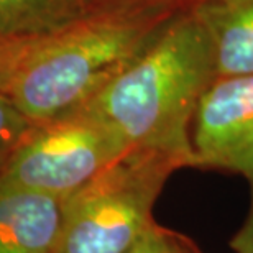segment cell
Masks as SVG:
<instances>
[{
  "label": "cell",
  "instance_id": "cell-1",
  "mask_svg": "<svg viewBox=\"0 0 253 253\" xmlns=\"http://www.w3.org/2000/svg\"><path fill=\"white\" fill-rule=\"evenodd\" d=\"M214 79L209 40L188 7L173 15L150 46L79 110L112 130L128 150L160 151L183 166H196L192 119Z\"/></svg>",
  "mask_w": 253,
  "mask_h": 253
},
{
  "label": "cell",
  "instance_id": "cell-2",
  "mask_svg": "<svg viewBox=\"0 0 253 253\" xmlns=\"http://www.w3.org/2000/svg\"><path fill=\"white\" fill-rule=\"evenodd\" d=\"M178 12L133 8L79 15L46 35L7 94L33 124L78 112L119 78Z\"/></svg>",
  "mask_w": 253,
  "mask_h": 253
},
{
  "label": "cell",
  "instance_id": "cell-3",
  "mask_svg": "<svg viewBox=\"0 0 253 253\" xmlns=\"http://www.w3.org/2000/svg\"><path fill=\"white\" fill-rule=\"evenodd\" d=\"M179 168L160 151L126 150L66 197L56 253H125L155 222V202Z\"/></svg>",
  "mask_w": 253,
  "mask_h": 253
},
{
  "label": "cell",
  "instance_id": "cell-4",
  "mask_svg": "<svg viewBox=\"0 0 253 253\" xmlns=\"http://www.w3.org/2000/svg\"><path fill=\"white\" fill-rule=\"evenodd\" d=\"M128 150L104 124L81 112L33 124L0 169V191L66 199Z\"/></svg>",
  "mask_w": 253,
  "mask_h": 253
},
{
  "label": "cell",
  "instance_id": "cell-5",
  "mask_svg": "<svg viewBox=\"0 0 253 253\" xmlns=\"http://www.w3.org/2000/svg\"><path fill=\"white\" fill-rule=\"evenodd\" d=\"M197 168L253 173V74L214 79L191 126Z\"/></svg>",
  "mask_w": 253,
  "mask_h": 253
},
{
  "label": "cell",
  "instance_id": "cell-6",
  "mask_svg": "<svg viewBox=\"0 0 253 253\" xmlns=\"http://www.w3.org/2000/svg\"><path fill=\"white\" fill-rule=\"evenodd\" d=\"M64 201L33 191H0V253H56Z\"/></svg>",
  "mask_w": 253,
  "mask_h": 253
},
{
  "label": "cell",
  "instance_id": "cell-7",
  "mask_svg": "<svg viewBox=\"0 0 253 253\" xmlns=\"http://www.w3.org/2000/svg\"><path fill=\"white\" fill-rule=\"evenodd\" d=\"M189 8L209 40L215 79L253 74V0H196Z\"/></svg>",
  "mask_w": 253,
  "mask_h": 253
},
{
  "label": "cell",
  "instance_id": "cell-8",
  "mask_svg": "<svg viewBox=\"0 0 253 253\" xmlns=\"http://www.w3.org/2000/svg\"><path fill=\"white\" fill-rule=\"evenodd\" d=\"M79 15V0H0V38L48 33Z\"/></svg>",
  "mask_w": 253,
  "mask_h": 253
},
{
  "label": "cell",
  "instance_id": "cell-9",
  "mask_svg": "<svg viewBox=\"0 0 253 253\" xmlns=\"http://www.w3.org/2000/svg\"><path fill=\"white\" fill-rule=\"evenodd\" d=\"M49 33V32H48ZM48 33L20 38H0V92H5Z\"/></svg>",
  "mask_w": 253,
  "mask_h": 253
},
{
  "label": "cell",
  "instance_id": "cell-10",
  "mask_svg": "<svg viewBox=\"0 0 253 253\" xmlns=\"http://www.w3.org/2000/svg\"><path fill=\"white\" fill-rule=\"evenodd\" d=\"M32 126L33 122L15 105L12 97L0 92V169Z\"/></svg>",
  "mask_w": 253,
  "mask_h": 253
},
{
  "label": "cell",
  "instance_id": "cell-11",
  "mask_svg": "<svg viewBox=\"0 0 253 253\" xmlns=\"http://www.w3.org/2000/svg\"><path fill=\"white\" fill-rule=\"evenodd\" d=\"M125 253H202L189 237L153 222Z\"/></svg>",
  "mask_w": 253,
  "mask_h": 253
},
{
  "label": "cell",
  "instance_id": "cell-12",
  "mask_svg": "<svg viewBox=\"0 0 253 253\" xmlns=\"http://www.w3.org/2000/svg\"><path fill=\"white\" fill-rule=\"evenodd\" d=\"M196 0H79L83 13L102 10H133V8H171L183 10Z\"/></svg>",
  "mask_w": 253,
  "mask_h": 253
},
{
  "label": "cell",
  "instance_id": "cell-13",
  "mask_svg": "<svg viewBox=\"0 0 253 253\" xmlns=\"http://www.w3.org/2000/svg\"><path fill=\"white\" fill-rule=\"evenodd\" d=\"M247 179L250 183V209L245 222L230 240L234 253H253V173Z\"/></svg>",
  "mask_w": 253,
  "mask_h": 253
}]
</instances>
